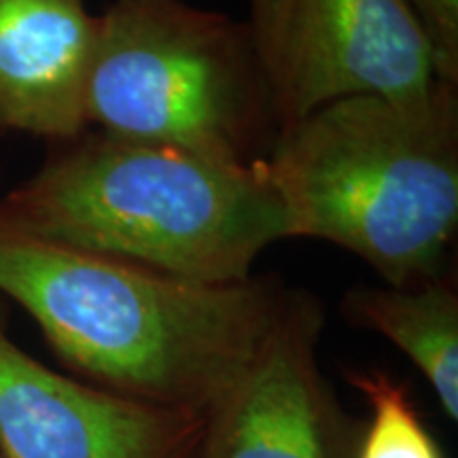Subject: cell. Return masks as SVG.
<instances>
[{"mask_svg":"<svg viewBox=\"0 0 458 458\" xmlns=\"http://www.w3.org/2000/svg\"><path fill=\"white\" fill-rule=\"evenodd\" d=\"M289 291L196 283L38 238L0 216V295L89 385L206 416L240 376Z\"/></svg>","mask_w":458,"mask_h":458,"instance_id":"6da1fadb","label":"cell"},{"mask_svg":"<svg viewBox=\"0 0 458 458\" xmlns=\"http://www.w3.org/2000/svg\"><path fill=\"white\" fill-rule=\"evenodd\" d=\"M259 168L289 238L340 246L394 289L444 276L458 229V85L320 106L278 131Z\"/></svg>","mask_w":458,"mask_h":458,"instance_id":"7a4b0ae2","label":"cell"},{"mask_svg":"<svg viewBox=\"0 0 458 458\" xmlns=\"http://www.w3.org/2000/svg\"><path fill=\"white\" fill-rule=\"evenodd\" d=\"M34 236L196 283H242L286 240L259 162L232 165L88 130L0 198Z\"/></svg>","mask_w":458,"mask_h":458,"instance_id":"3957f363","label":"cell"},{"mask_svg":"<svg viewBox=\"0 0 458 458\" xmlns=\"http://www.w3.org/2000/svg\"><path fill=\"white\" fill-rule=\"evenodd\" d=\"M88 128L232 165L278 136L249 28L185 0H113L98 15Z\"/></svg>","mask_w":458,"mask_h":458,"instance_id":"277c9868","label":"cell"},{"mask_svg":"<svg viewBox=\"0 0 458 458\" xmlns=\"http://www.w3.org/2000/svg\"><path fill=\"white\" fill-rule=\"evenodd\" d=\"M244 24L278 131L331 102L403 98L439 83L405 0H249Z\"/></svg>","mask_w":458,"mask_h":458,"instance_id":"5b68a950","label":"cell"},{"mask_svg":"<svg viewBox=\"0 0 458 458\" xmlns=\"http://www.w3.org/2000/svg\"><path fill=\"white\" fill-rule=\"evenodd\" d=\"M325 310L289 291L253 359L204 416L199 458H354L360 428L318 365Z\"/></svg>","mask_w":458,"mask_h":458,"instance_id":"8992f818","label":"cell"},{"mask_svg":"<svg viewBox=\"0 0 458 458\" xmlns=\"http://www.w3.org/2000/svg\"><path fill=\"white\" fill-rule=\"evenodd\" d=\"M204 418L47 368L0 310V458H193Z\"/></svg>","mask_w":458,"mask_h":458,"instance_id":"52a82bcc","label":"cell"},{"mask_svg":"<svg viewBox=\"0 0 458 458\" xmlns=\"http://www.w3.org/2000/svg\"><path fill=\"white\" fill-rule=\"evenodd\" d=\"M96 45L88 0H0V130L55 142L88 131Z\"/></svg>","mask_w":458,"mask_h":458,"instance_id":"ba28073f","label":"cell"},{"mask_svg":"<svg viewBox=\"0 0 458 458\" xmlns=\"http://www.w3.org/2000/svg\"><path fill=\"white\" fill-rule=\"evenodd\" d=\"M342 312L394 344L425 376L452 422L458 420V293L450 278L394 289L354 286Z\"/></svg>","mask_w":458,"mask_h":458,"instance_id":"9c48e42d","label":"cell"},{"mask_svg":"<svg viewBox=\"0 0 458 458\" xmlns=\"http://www.w3.org/2000/svg\"><path fill=\"white\" fill-rule=\"evenodd\" d=\"M346 380L369 403V420L359 431L354 458H445L405 382L377 369L346 371Z\"/></svg>","mask_w":458,"mask_h":458,"instance_id":"30bf717a","label":"cell"},{"mask_svg":"<svg viewBox=\"0 0 458 458\" xmlns=\"http://www.w3.org/2000/svg\"><path fill=\"white\" fill-rule=\"evenodd\" d=\"M425 34L437 81L458 85V0H405Z\"/></svg>","mask_w":458,"mask_h":458,"instance_id":"8fae6325","label":"cell"}]
</instances>
